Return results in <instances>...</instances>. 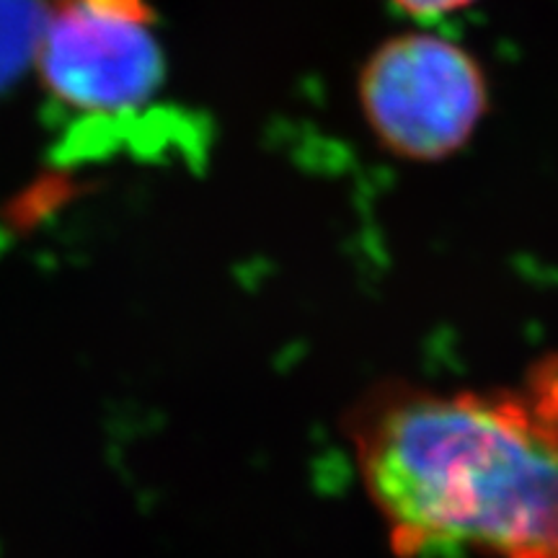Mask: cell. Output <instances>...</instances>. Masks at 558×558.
Masks as SVG:
<instances>
[{
    "label": "cell",
    "mask_w": 558,
    "mask_h": 558,
    "mask_svg": "<svg viewBox=\"0 0 558 558\" xmlns=\"http://www.w3.org/2000/svg\"><path fill=\"white\" fill-rule=\"evenodd\" d=\"M347 437L399 556L558 558V360L522 390L388 380Z\"/></svg>",
    "instance_id": "obj_1"
},
{
    "label": "cell",
    "mask_w": 558,
    "mask_h": 558,
    "mask_svg": "<svg viewBox=\"0 0 558 558\" xmlns=\"http://www.w3.org/2000/svg\"><path fill=\"white\" fill-rule=\"evenodd\" d=\"M357 99L383 148L414 163H435L476 135L488 109V81L465 47L439 34L407 32L365 60Z\"/></svg>",
    "instance_id": "obj_2"
},
{
    "label": "cell",
    "mask_w": 558,
    "mask_h": 558,
    "mask_svg": "<svg viewBox=\"0 0 558 558\" xmlns=\"http://www.w3.org/2000/svg\"><path fill=\"white\" fill-rule=\"evenodd\" d=\"M34 62L60 107L99 124L135 114L163 86L145 0H45Z\"/></svg>",
    "instance_id": "obj_3"
},
{
    "label": "cell",
    "mask_w": 558,
    "mask_h": 558,
    "mask_svg": "<svg viewBox=\"0 0 558 558\" xmlns=\"http://www.w3.org/2000/svg\"><path fill=\"white\" fill-rule=\"evenodd\" d=\"M45 0H0V86L37 58Z\"/></svg>",
    "instance_id": "obj_4"
},
{
    "label": "cell",
    "mask_w": 558,
    "mask_h": 558,
    "mask_svg": "<svg viewBox=\"0 0 558 558\" xmlns=\"http://www.w3.org/2000/svg\"><path fill=\"white\" fill-rule=\"evenodd\" d=\"M396 9H401L403 13L416 19H439V16H448V13L463 11L469 9L471 3L476 0H390Z\"/></svg>",
    "instance_id": "obj_5"
}]
</instances>
